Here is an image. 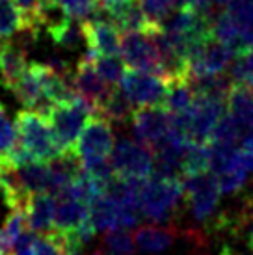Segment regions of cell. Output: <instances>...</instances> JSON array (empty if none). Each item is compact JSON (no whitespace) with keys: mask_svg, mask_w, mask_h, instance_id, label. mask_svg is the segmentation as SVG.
Instances as JSON below:
<instances>
[{"mask_svg":"<svg viewBox=\"0 0 253 255\" xmlns=\"http://www.w3.org/2000/svg\"><path fill=\"white\" fill-rule=\"evenodd\" d=\"M184 198L183 179L151 175L143 181L140 190L141 214L155 224H168L179 211V203Z\"/></svg>","mask_w":253,"mask_h":255,"instance_id":"1","label":"cell"},{"mask_svg":"<svg viewBox=\"0 0 253 255\" xmlns=\"http://www.w3.org/2000/svg\"><path fill=\"white\" fill-rule=\"evenodd\" d=\"M93 114H97V108L80 95L71 103H58L49 108L45 118L52 128V136L60 149V155L75 151L78 136Z\"/></svg>","mask_w":253,"mask_h":255,"instance_id":"2","label":"cell"},{"mask_svg":"<svg viewBox=\"0 0 253 255\" xmlns=\"http://www.w3.org/2000/svg\"><path fill=\"white\" fill-rule=\"evenodd\" d=\"M225 101L196 95L194 105L183 114H171V128L190 142H209L218 120L225 114Z\"/></svg>","mask_w":253,"mask_h":255,"instance_id":"3","label":"cell"},{"mask_svg":"<svg viewBox=\"0 0 253 255\" xmlns=\"http://www.w3.org/2000/svg\"><path fill=\"white\" fill-rule=\"evenodd\" d=\"M15 128L22 147L37 162H52L60 156L52 128L43 114L35 110H21L15 116Z\"/></svg>","mask_w":253,"mask_h":255,"instance_id":"4","label":"cell"},{"mask_svg":"<svg viewBox=\"0 0 253 255\" xmlns=\"http://www.w3.org/2000/svg\"><path fill=\"white\" fill-rule=\"evenodd\" d=\"M116 175L125 179H138L145 181L155 171V155L153 149L138 140H126L121 138L114 145V151L110 155Z\"/></svg>","mask_w":253,"mask_h":255,"instance_id":"5","label":"cell"},{"mask_svg":"<svg viewBox=\"0 0 253 255\" xmlns=\"http://www.w3.org/2000/svg\"><path fill=\"white\" fill-rule=\"evenodd\" d=\"M218 179L212 171L184 179V199L196 222H209L218 211L220 203Z\"/></svg>","mask_w":253,"mask_h":255,"instance_id":"6","label":"cell"},{"mask_svg":"<svg viewBox=\"0 0 253 255\" xmlns=\"http://www.w3.org/2000/svg\"><path fill=\"white\" fill-rule=\"evenodd\" d=\"M120 54L128 69L153 73L164 78L160 52L156 49L151 34L143 32H121V49Z\"/></svg>","mask_w":253,"mask_h":255,"instance_id":"7","label":"cell"},{"mask_svg":"<svg viewBox=\"0 0 253 255\" xmlns=\"http://www.w3.org/2000/svg\"><path fill=\"white\" fill-rule=\"evenodd\" d=\"M114 130L112 123L103 118L101 114H93L84 125L82 132L78 136L75 145V155L80 162H92V160H106L110 158L114 151Z\"/></svg>","mask_w":253,"mask_h":255,"instance_id":"8","label":"cell"},{"mask_svg":"<svg viewBox=\"0 0 253 255\" xmlns=\"http://www.w3.org/2000/svg\"><path fill=\"white\" fill-rule=\"evenodd\" d=\"M168 86L164 78L138 69H126L121 80V90L134 107H162Z\"/></svg>","mask_w":253,"mask_h":255,"instance_id":"9","label":"cell"},{"mask_svg":"<svg viewBox=\"0 0 253 255\" xmlns=\"http://www.w3.org/2000/svg\"><path fill=\"white\" fill-rule=\"evenodd\" d=\"M233 52L225 43L218 41L211 37L209 41H205L199 49L190 56L188 60V78H199V77H211V75H220L225 73L231 64L235 62Z\"/></svg>","mask_w":253,"mask_h":255,"instance_id":"10","label":"cell"},{"mask_svg":"<svg viewBox=\"0 0 253 255\" xmlns=\"http://www.w3.org/2000/svg\"><path fill=\"white\" fill-rule=\"evenodd\" d=\"M136 140L153 149L169 132L171 114L164 107H136L130 118Z\"/></svg>","mask_w":253,"mask_h":255,"instance_id":"11","label":"cell"},{"mask_svg":"<svg viewBox=\"0 0 253 255\" xmlns=\"http://www.w3.org/2000/svg\"><path fill=\"white\" fill-rule=\"evenodd\" d=\"M71 86L73 90L82 97V99L90 101L93 107L97 108L106 101V97L110 95L114 88L110 84H106L103 78L99 77V73L95 71L93 65V52L88 50L84 56L77 62L75 73L71 77Z\"/></svg>","mask_w":253,"mask_h":255,"instance_id":"12","label":"cell"},{"mask_svg":"<svg viewBox=\"0 0 253 255\" xmlns=\"http://www.w3.org/2000/svg\"><path fill=\"white\" fill-rule=\"evenodd\" d=\"M82 34H84V43L88 50H93L95 54H106V56L120 54L121 32L112 21L103 19V17L84 21Z\"/></svg>","mask_w":253,"mask_h":255,"instance_id":"13","label":"cell"},{"mask_svg":"<svg viewBox=\"0 0 253 255\" xmlns=\"http://www.w3.org/2000/svg\"><path fill=\"white\" fill-rule=\"evenodd\" d=\"M24 211H26L28 227L35 235L49 233V231H52V224H54L56 196H52L49 192L30 194Z\"/></svg>","mask_w":253,"mask_h":255,"instance_id":"14","label":"cell"},{"mask_svg":"<svg viewBox=\"0 0 253 255\" xmlns=\"http://www.w3.org/2000/svg\"><path fill=\"white\" fill-rule=\"evenodd\" d=\"M90 220V207L84 201L69 196L56 198V211H54V224L52 229L58 233H73L80 226H84Z\"/></svg>","mask_w":253,"mask_h":255,"instance_id":"15","label":"cell"},{"mask_svg":"<svg viewBox=\"0 0 253 255\" xmlns=\"http://www.w3.org/2000/svg\"><path fill=\"white\" fill-rule=\"evenodd\" d=\"M28 64L24 49L4 41L0 49V84L11 92L15 84L21 80L22 73L26 71Z\"/></svg>","mask_w":253,"mask_h":255,"instance_id":"16","label":"cell"},{"mask_svg":"<svg viewBox=\"0 0 253 255\" xmlns=\"http://www.w3.org/2000/svg\"><path fill=\"white\" fill-rule=\"evenodd\" d=\"M175 233L173 229L164 224H151L136 229L134 233V244L136 250L143 254H162L173 244Z\"/></svg>","mask_w":253,"mask_h":255,"instance_id":"17","label":"cell"},{"mask_svg":"<svg viewBox=\"0 0 253 255\" xmlns=\"http://www.w3.org/2000/svg\"><path fill=\"white\" fill-rule=\"evenodd\" d=\"M227 112L237 120L242 134L253 130V92L244 84H233L227 97Z\"/></svg>","mask_w":253,"mask_h":255,"instance_id":"18","label":"cell"},{"mask_svg":"<svg viewBox=\"0 0 253 255\" xmlns=\"http://www.w3.org/2000/svg\"><path fill=\"white\" fill-rule=\"evenodd\" d=\"M121 207L110 198H99L90 205V222L93 224L95 231H110L120 227Z\"/></svg>","mask_w":253,"mask_h":255,"instance_id":"19","label":"cell"},{"mask_svg":"<svg viewBox=\"0 0 253 255\" xmlns=\"http://www.w3.org/2000/svg\"><path fill=\"white\" fill-rule=\"evenodd\" d=\"M194 101H196V92L190 84V78H179L169 82L162 107L169 114H183L194 105Z\"/></svg>","mask_w":253,"mask_h":255,"instance_id":"20","label":"cell"},{"mask_svg":"<svg viewBox=\"0 0 253 255\" xmlns=\"http://www.w3.org/2000/svg\"><path fill=\"white\" fill-rule=\"evenodd\" d=\"M211 160H212L211 143L190 142L186 145V151H184V162H183L184 179L211 171Z\"/></svg>","mask_w":253,"mask_h":255,"instance_id":"21","label":"cell"},{"mask_svg":"<svg viewBox=\"0 0 253 255\" xmlns=\"http://www.w3.org/2000/svg\"><path fill=\"white\" fill-rule=\"evenodd\" d=\"M47 34L54 41V45H60L63 49H77L84 41L82 22L75 21L71 17H63L62 21L52 24L50 28H47Z\"/></svg>","mask_w":253,"mask_h":255,"instance_id":"22","label":"cell"},{"mask_svg":"<svg viewBox=\"0 0 253 255\" xmlns=\"http://www.w3.org/2000/svg\"><path fill=\"white\" fill-rule=\"evenodd\" d=\"M134 105L125 95L123 90H112L106 101L99 107V114L106 118L110 123H125L130 121L134 112Z\"/></svg>","mask_w":253,"mask_h":255,"instance_id":"23","label":"cell"},{"mask_svg":"<svg viewBox=\"0 0 253 255\" xmlns=\"http://www.w3.org/2000/svg\"><path fill=\"white\" fill-rule=\"evenodd\" d=\"M45 2L62 7L63 13L78 22L97 19L99 13L103 11L97 0H45Z\"/></svg>","mask_w":253,"mask_h":255,"instance_id":"24","label":"cell"},{"mask_svg":"<svg viewBox=\"0 0 253 255\" xmlns=\"http://www.w3.org/2000/svg\"><path fill=\"white\" fill-rule=\"evenodd\" d=\"M93 65H95V71L99 73V77L110 86L121 84L123 75H125V71H126L125 62L120 60L118 54L106 56V54H95V52H93Z\"/></svg>","mask_w":253,"mask_h":255,"instance_id":"25","label":"cell"},{"mask_svg":"<svg viewBox=\"0 0 253 255\" xmlns=\"http://www.w3.org/2000/svg\"><path fill=\"white\" fill-rule=\"evenodd\" d=\"M24 28L22 15L13 0H0V36L7 39Z\"/></svg>","mask_w":253,"mask_h":255,"instance_id":"26","label":"cell"},{"mask_svg":"<svg viewBox=\"0 0 253 255\" xmlns=\"http://www.w3.org/2000/svg\"><path fill=\"white\" fill-rule=\"evenodd\" d=\"M242 138V128L237 123V120L233 118L231 114L225 110V114L218 120L216 127L212 130L211 140L209 142L216 143H225V145H237Z\"/></svg>","mask_w":253,"mask_h":255,"instance_id":"27","label":"cell"},{"mask_svg":"<svg viewBox=\"0 0 253 255\" xmlns=\"http://www.w3.org/2000/svg\"><path fill=\"white\" fill-rule=\"evenodd\" d=\"M105 250L110 255H134V237L128 233V229H110L105 235Z\"/></svg>","mask_w":253,"mask_h":255,"instance_id":"28","label":"cell"},{"mask_svg":"<svg viewBox=\"0 0 253 255\" xmlns=\"http://www.w3.org/2000/svg\"><path fill=\"white\" fill-rule=\"evenodd\" d=\"M239 155H240V149H239ZM216 179H218V186L222 194H237V192L242 190L244 184H246L248 170L239 160L235 166H231V168H227L225 171L218 173Z\"/></svg>","mask_w":253,"mask_h":255,"instance_id":"29","label":"cell"},{"mask_svg":"<svg viewBox=\"0 0 253 255\" xmlns=\"http://www.w3.org/2000/svg\"><path fill=\"white\" fill-rule=\"evenodd\" d=\"M143 13L155 26L162 28V22L177 9V0H138Z\"/></svg>","mask_w":253,"mask_h":255,"instance_id":"30","label":"cell"},{"mask_svg":"<svg viewBox=\"0 0 253 255\" xmlns=\"http://www.w3.org/2000/svg\"><path fill=\"white\" fill-rule=\"evenodd\" d=\"M229 75L235 84H244L253 92V50L235 58L229 67Z\"/></svg>","mask_w":253,"mask_h":255,"instance_id":"31","label":"cell"},{"mask_svg":"<svg viewBox=\"0 0 253 255\" xmlns=\"http://www.w3.org/2000/svg\"><path fill=\"white\" fill-rule=\"evenodd\" d=\"M34 255H69L63 246V239L58 231H49V233L37 235L34 241Z\"/></svg>","mask_w":253,"mask_h":255,"instance_id":"32","label":"cell"},{"mask_svg":"<svg viewBox=\"0 0 253 255\" xmlns=\"http://www.w3.org/2000/svg\"><path fill=\"white\" fill-rule=\"evenodd\" d=\"M17 128L11 125V121L7 120L4 105L0 103V162H6L9 151L17 143Z\"/></svg>","mask_w":253,"mask_h":255,"instance_id":"33","label":"cell"},{"mask_svg":"<svg viewBox=\"0 0 253 255\" xmlns=\"http://www.w3.org/2000/svg\"><path fill=\"white\" fill-rule=\"evenodd\" d=\"M225 9L239 19H253V0H231Z\"/></svg>","mask_w":253,"mask_h":255,"instance_id":"34","label":"cell"},{"mask_svg":"<svg viewBox=\"0 0 253 255\" xmlns=\"http://www.w3.org/2000/svg\"><path fill=\"white\" fill-rule=\"evenodd\" d=\"M13 252V244L7 239L6 231L0 227V255H9Z\"/></svg>","mask_w":253,"mask_h":255,"instance_id":"35","label":"cell"},{"mask_svg":"<svg viewBox=\"0 0 253 255\" xmlns=\"http://www.w3.org/2000/svg\"><path fill=\"white\" fill-rule=\"evenodd\" d=\"M240 162L248 171H253V149L240 147Z\"/></svg>","mask_w":253,"mask_h":255,"instance_id":"36","label":"cell"},{"mask_svg":"<svg viewBox=\"0 0 253 255\" xmlns=\"http://www.w3.org/2000/svg\"><path fill=\"white\" fill-rule=\"evenodd\" d=\"M99 6H101V9L105 11V9H108V7H114L118 6V4H123V2H126V0H97Z\"/></svg>","mask_w":253,"mask_h":255,"instance_id":"37","label":"cell"},{"mask_svg":"<svg viewBox=\"0 0 253 255\" xmlns=\"http://www.w3.org/2000/svg\"><path fill=\"white\" fill-rule=\"evenodd\" d=\"M34 246V244H32ZM32 246H17L13 250V255H34V248Z\"/></svg>","mask_w":253,"mask_h":255,"instance_id":"38","label":"cell"},{"mask_svg":"<svg viewBox=\"0 0 253 255\" xmlns=\"http://www.w3.org/2000/svg\"><path fill=\"white\" fill-rule=\"evenodd\" d=\"M248 246H250V252H252V255H253V226H252V229H250V237H248Z\"/></svg>","mask_w":253,"mask_h":255,"instance_id":"39","label":"cell"},{"mask_svg":"<svg viewBox=\"0 0 253 255\" xmlns=\"http://www.w3.org/2000/svg\"><path fill=\"white\" fill-rule=\"evenodd\" d=\"M220 255H235V252H233L229 246H224V248H222V252H220Z\"/></svg>","mask_w":253,"mask_h":255,"instance_id":"40","label":"cell"},{"mask_svg":"<svg viewBox=\"0 0 253 255\" xmlns=\"http://www.w3.org/2000/svg\"><path fill=\"white\" fill-rule=\"evenodd\" d=\"M75 255H84L82 252H78V254H75ZM90 255H101V252H93V254H90Z\"/></svg>","mask_w":253,"mask_h":255,"instance_id":"41","label":"cell"},{"mask_svg":"<svg viewBox=\"0 0 253 255\" xmlns=\"http://www.w3.org/2000/svg\"><path fill=\"white\" fill-rule=\"evenodd\" d=\"M4 41H6V39H4V37L0 36V49H2V45H4Z\"/></svg>","mask_w":253,"mask_h":255,"instance_id":"42","label":"cell"}]
</instances>
